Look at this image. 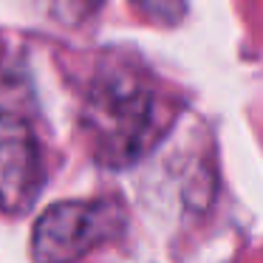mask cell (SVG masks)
<instances>
[{"label":"cell","mask_w":263,"mask_h":263,"mask_svg":"<svg viewBox=\"0 0 263 263\" xmlns=\"http://www.w3.org/2000/svg\"><path fill=\"white\" fill-rule=\"evenodd\" d=\"M133 9L156 26H178L187 14V0H130Z\"/></svg>","instance_id":"5b68a950"},{"label":"cell","mask_w":263,"mask_h":263,"mask_svg":"<svg viewBox=\"0 0 263 263\" xmlns=\"http://www.w3.org/2000/svg\"><path fill=\"white\" fill-rule=\"evenodd\" d=\"M46 184V164L29 133L0 136V212L23 215L37 204Z\"/></svg>","instance_id":"3957f363"},{"label":"cell","mask_w":263,"mask_h":263,"mask_svg":"<svg viewBox=\"0 0 263 263\" xmlns=\"http://www.w3.org/2000/svg\"><path fill=\"white\" fill-rule=\"evenodd\" d=\"M173 122V99L147 74L127 65L99 71L82 105V130L93 159L116 170L144 159Z\"/></svg>","instance_id":"6da1fadb"},{"label":"cell","mask_w":263,"mask_h":263,"mask_svg":"<svg viewBox=\"0 0 263 263\" xmlns=\"http://www.w3.org/2000/svg\"><path fill=\"white\" fill-rule=\"evenodd\" d=\"M34 85L29 74L12 60L0 57V119L23 125L34 116Z\"/></svg>","instance_id":"277c9868"},{"label":"cell","mask_w":263,"mask_h":263,"mask_svg":"<svg viewBox=\"0 0 263 263\" xmlns=\"http://www.w3.org/2000/svg\"><path fill=\"white\" fill-rule=\"evenodd\" d=\"M125 210L114 198L51 204L34 223L31 255L37 263H77L125 232Z\"/></svg>","instance_id":"7a4b0ae2"}]
</instances>
